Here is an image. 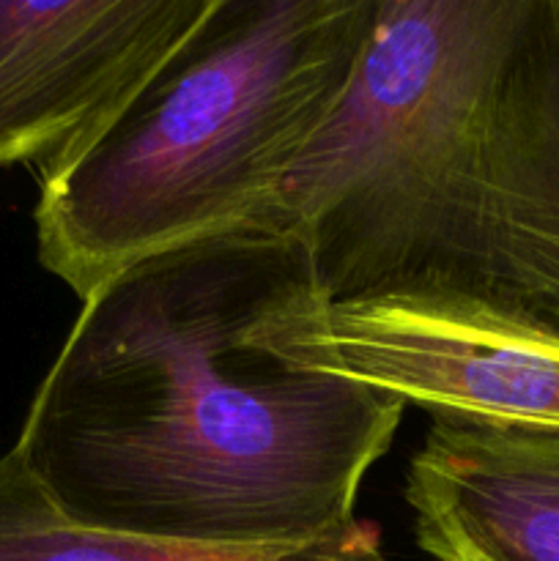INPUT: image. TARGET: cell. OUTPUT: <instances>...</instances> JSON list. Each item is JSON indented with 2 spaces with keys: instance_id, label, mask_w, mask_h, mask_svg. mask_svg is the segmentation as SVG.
<instances>
[{
  "instance_id": "cell-1",
  "label": "cell",
  "mask_w": 559,
  "mask_h": 561,
  "mask_svg": "<svg viewBox=\"0 0 559 561\" xmlns=\"http://www.w3.org/2000/svg\"><path fill=\"white\" fill-rule=\"evenodd\" d=\"M329 305L272 211L157 252L82 301L14 449L96 529L225 548L345 529L406 403L318 359Z\"/></svg>"
},
{
  "instance_id": "cell-2",
  "label": "cell",
  "mask_w": 559,
  "mask_h": 561,
  "mask_svg": "<svg viewBox=\"0 0 559 561\" xmlns=\"http://www.w3.org/2000/svg\"><path fill=\"white\" fill-rule=\"evenodd\" d=\"M266 211L332 301L455 299L559 337V0H376Z\"/></svg>"
},
{
  "instance_id": "cell-3",
  "label": "cell",
  "mask_w": 559,
  "mask_h": 561,
  "mask_svg": "<svg viewBox=\"0 0 559 561\" xmlns=\"http://www.w3.org/2000/svg\"><path fill=\"white\" fill-rule=\"evenodd\" d=\"M376 0H217L69 162L38 181V263L80 301L272 206L343 99Z\"/></svg>"
},
{
  "instance_id": "cell-4",
  "label": "cell",
  "mask_w": 559,
  "mask_h": 561,
  "mask_svg": "<svg viewBox=\"0 0 559 561\" xmlns=\"http://www.w3.org/2000/svg\"><path fill=\"white\" fill-rule=\"evenodd\" d=\"M217 0H0V168L38 181L85 148Z\"/></svg>"
},
{
  "instance_id": "cell-5",
  "label": "cell",
  "mask_w": 559,
  "mask_h": 561,
  "mask_svg": "<svg viewBox=\"0 0 559 561\" xmlns=\"http://www.w3.org/2000/svg\"><path fill=\"white\" fill-rule=\"evenodd\" d=\"M321 362L431 416L559 425V337L455 299L332 301L307 332Z\"/></svg>"
},
{
  "instance_id": "cell-6",
  "label": "cell",
  "mask_w": 559,
  "mask_h": 561,
  "mask_svg": "<svg viewBox=\"0 0 559 561\" xmlns=\"http://www.w3.org/2000/svg\"><path fill=\"white\" fill-rule=\"evenodd\" d=\"M436 561H559V425L433 416L406 469Z\"/></svg>"
},
{
  "instance_id": "cell-7",
  "label": "cell",
  "mask_w": 559,
  "mask_h": 561,
  "mask_svg": "<svg viewBox=\"0 0 559 561\" xmlns=\"http://www.w3.org/2000/svg\"><path fill=\"white\" fill-rule=\"evenodd\" d=\"M0 561H389L376 520L285 546H195L121 535L60 510L14 447L0 455Z\"/></svg>"
}]
</instances>
